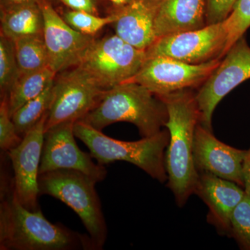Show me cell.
Instances as JSON below:
<instances>
[{"label": "cell", "instance_id": "cell-1", "mask_svg": "<svg viewBox=\"0 0 250 250\" xmlns=\"http://www.w3.org/2000/svg\"><path fill=\"white\" fill-rule=\"evenodd\" d=\"M94 250L89 235L80 234L63 225L50 223L41 209L31 211L14 192L12 179L1 181L0 250Z\"/></svg>", "mask_w": 250, "mask_h": 250}, {"label": "cell", "instance_id": "cell-26", "mask_svg": "<svg viewBox=\"0 0 250 250\" xmlns=\"http://www.w3.org/2000/svg\"><path fill=\"white\" fill-rule=\"evenodd\" d=\"M23 138L18 134L12 118L10 116L7 103L1 100L0 104V148L7 153L21 144Z\"/></svg>", "mask_w": 250, "mask_h": 250}, {"label": "cell", "instance_id": "cell-32", "mask_svg": "<svg viewBox=\"0 0 250 250\" xmlns=\"http://www.w3.org/2000/svg\"><path fill=\"white\" fill-rule=\"evenodd\" d=\"M155 1H161V0H155Z\"/></svg>", "mask_w": 250, "mask_h": 250}, {"label": "cell", "instance_id": "cell-17", "mask_svg": "<svg viewBox=\"0 0 250 250\" xmlns=\"http://www.w3.org/2000/svg\"><path fill=\"white\" fill-rule=\"evenodd\" d=\"M207 0H161L155 17L157 39L207 25Z\"/></svg>", "mask_w": 250, "mask_h": 250}, {"label": "cell", "instance_id": "cell-2", "mask_svg": "<svg viewBox=\"0 0 250 250\" xmlns=\"http://www.w3.org/2000/svg\"><path fill=\"white\" fill-rule=\"evenodd\" d=\"M158 97L166 104L168 113L165 125L170 133L165 154L167 187L174 194L177 205L182 207L195 193L198 180L199 172L193 160V144L195 129L200 121V111L195 93L190 89Z\"/></svg>", "mask_w": 250, "mask_h": 250}, {"label": "cell", "instance_id": "cell-27", "mask_svg": "<svg viewBox=\"0 0 250 250\" xmlns=\"http://www.w3.org/2000/svg\"><path fill=\"white\" fill-rule=\"evenodd\" d=\"M237 0H207V24L225 21L232 11Z\"/></svg>", "mask_w": 250, "mask_h": 250}, {"label": "cell", "instance_id": "cell-8", "mask_svg": "<svg viewBox=\"0 0 250 250\" xmlns=\"http://www.w3.org/2000/svg\"><path fill=\"white\" fill-rule=\"evenodd\" d=\"M228 38L225 19L202 29L159 38L146 50V56L168 57L189 64L204 63L223 57Z\"/></svg>", "mask_w": 250, "mask_h": 250}, {"label": "cell", "instance_id": "cell-18", "mask_svg": "<svg viewBox=\"0 0 250 250\" xmlns=\"http://www.w3.org/2000/svg\"><path fill=\"white\" fill-rule=\"evenodd\" d=\"M1 33L13 41L43 36V15L39 2L1 11Z\"/></svg>", "mask_w": 250, "mask_h": 250}, {"label": "cell", "instance_id": "cell-5", "mask_svg": "<svg viewBox=\"0 0 250 250\" xmlns=\"http://www.w3.org/2000/svg\"><path fill=\"white\" fill-rule=\"evenodd\" d=\"M95 179L80 171L57 170L39 174L41 195L58 199L80 217L88 231L94 250H103L108 229Z\"/></svg>", "mask_w": 250, "mask_h": 250}, {"label": "cell", "instance_id": "cell-28", "mask_svg": "<svg viewBox=\"0 0 250 250\" xmlns=\"http://www.w3.org/2000/svg\"><path fill=\"white\" fill-rule=\"evenodd\" d=\"M72 11H83L98 15L97 0H60Z\"/></svg>", "mask_w": 250, "mask_h": 250}, {"label": "cell", "instance_id": "cell-11", "mask_svg": "<svg viewBox=\"0 0 250 250\" xmlns=\"http://www.w3.org/2000/svg\"><path fill=\"white\" fill-rule=\"evenodd\" d=\"M47 112L23 137L21 144L6 154L14 170L13 188L16 198L27 209H40L39 177L41 156L45 137Z\"/></svg>", "mask_w": 250, "mask_h": 250}, {"label": "cell", "instance_id": "cell-14", "mask_svg": "<svg viewBox=\"0 0 250 250\" xmlns=\"http://www.w3.org/2000/svg\"><path fill=\"white\" fill-rule=\"evenodd\" d=\"M247 150L237 149L219 141L213 131L200 123L195 129L193 160L198 172H209L234 182L244 188L243 163Z\"/></svg>", "mask_w": 250, "mask_h": 250}, {"label": "cell", "instance_id": "cell-12", "mask_svg": "<svg viewBox=\"0 0 250 250\" xmlns=\"http://www.w3.org/2000/svg\"><path fill=\"white\" fill-rule=\"evenodd\" d=\"M75 122L55 125L45 132L39 174L57 170L80 171L98 182L107 175L104 166L95 164L93 156L81 150L75 140Z\"/></svg>", "mask_w": 250, "mask_h": 250}, {"label": "cell", "instance_id": "cell-4", "mask_svg": "<svg viewBox=\"0 0 250 250\" xmlns=\"http://www.w3.org/2000/svg\"><path fill=\"white\" fill-rule=\"evenodd\" d=\"M74 133L75 137L88 147L90 154L100 165L126 161L161 183L167 181L165 154L170 133L167 129L139 141H123L112 139L85 122L78 121L74 123Z\"/></svg>", "mask_w": 250, "mask_h": 250}, {"label": "cell", "instance_id": "cell-21", "mask_svg": "<svg viewBox=\"0 0 250 250\" xmlns=\"http://www.w3.org/2000/svg\"><path fill=\"white\" fill-rule=\"evenodd\" d=\"M54 82V80L40 95L22 105L11 117L21 137H24L48 112L53 98Z\"/></svg>", "mask_w": 250, "mask_h": 250}, {"label": "cell", "instance_id": "cell-31", "mask_svg": "<svg viewBox=\"0 0 250 250\" xmlns=\"http://www.w3.org/2000/svg\"><path fill=\"white\" fill-rule=\"evenodd\" d=\"M109 1H111L112 4L117 6L118 9H119V8L126 6V4H128L129 2H131L132 0H109Z\"/></svg>", "mask_w": 250, "mask_h": 250}, {"label": "cell", "instance_id": "cell-23", "mask_svg": "<svg viewBox=\"0 0 250 250\" xmlns=\"http://www.w3.org/2000/svg\"><path fill=\"white\" fill-rule=\"evenodd\" d=\"M62 18L75 30L85 35L94 36L106 25L116 22L118 14L115 12L106 17H100L90 13L69 10Z\"/></svg>", "mask_w": 250, "mask_h": 250}, {"label": "cell", "instance_id": "cell-6", "mask_svg": "<svg viewBox=\"0 0 250 250\" xmlns=\"http://www.w3.org/2000/svg\"><path fill=\"white\" fill-rule=\"evenodd\" d=\"M146 59V51L133 47L115 34L95 40L77 66L108 90L129 82Z\"/></svg>", "mask_w": 250, "mask_h": 250}, {"label": "cell", "instance_id": "cell-15", "mask_svg": "<svg viewBox=\"0 0 250 250\" xmlns=\"http://www.w3.org/2000/svg\"><path fill=\"white\" fill-rule=\"evenodd\" d=\"M195 194L208 207V223L216 228L219 234L230 236L231 215L246 195L243 188L209 172H199Z\"/></svg>", "mask_w": 250, "mask_h": 250}, {"label": "cell", "instance_id": "cell-7", "mask_svg": "<svg viewBox=\"0 0 250 250\" xmlns=\"http://www.w3.org/2000/svg\"><path fill=\"white\" fill-rule=\"evenodd\" d=\"M106 90L79 66L57 74L45 132L61 123L82 121L96 107Z\"/></svg>", "mask_w": 250, "mask_h": 250}, {"label": "cell", "instance_id": "cell-24", "mask_svg": "<svg viewBox=\"0 0 250 250\" xmlns=\"http://www.w3.org/2000/svg\"><path fill=\"white\" fill-rule=\"evenodd\" d=\"M226 21L228 38L223 57L250 27V0H237Z\"/></svg>", "mask_w": 250, "mask_h": 250}, {"label": "cell", "instance_id": "cell-19", "mask_svg": "<svg viewBox=\"0 0 250 250\" xmlns=\"http://www.w3.org/2000/svg\"><path fill=\"white\" fill-rule=\"evenodd\" d=\"M56 76L57 74L49 67L21 75L7 100H4L7 103L10 116L12 117L22 105L40 95Z\"/></svg>", "mask_w": 250, "mask_h": 250}, {"label": "cell", "instance_id": "cell-22", "mask_svg": "<svg viewBox=\"0 0 250 250\" xmlns=\"http://www.w3.org/2000/svg\"><path fill=\"white\" fill-rule=\"evenodd\" d=\"M21 77L14 41L0 34V91L1 100H7L11 90Z\"/></svg>", "mask_w": 250, "mask_h": 250}, {"label": "cell", "instance_id": "cell-30", "mask_svg": "<svg viewBox=\"0 0 250 250\" xmlns=\"http://www.w3.org/2000/svg\"><path fill=\"white\" fill-rule=\"evenodd\" d=\"M243 174L244 190L250 197V147L247 150L246 158L243 163Z\"/></svg>", "mask_w": 250, "mask_h": 250}, {"label": "cell", "instance_id": "cell-20", "mask_svg": "<svg viewBox=\"0 0 250 250\" xmlns=\"http://www.w3.org/2000/svg\"><path fill=\"white\" fill-rule=\"evenodd\" d=\"M14 43L21 75L49 67L48 51L43 36L21 38Z\"/></svg>", "mask_w": 250, "mask_h": 250}, {"label": "cell", "instance_id": "cell-3", "mask_svg": "<svg viewBox=\"0 0 250 250\" xmlns=\"http://www.w3.org/2000/svg\"><path fill=\"white\" fill-rule=\"evenodd\" d=\"M168 119L166 104L146 87L125 82L106 90L101 101L82 120L95 129L118 122L134 125L142 138L160 132Z\"/></svg>", "mask_w": 250, "mask_h": 250}, {"label": "cell", "instance_id": "cell-25", "mask_svg": "<svg viewBox=\"0 0 250 250\" xmlns=\"http://www.w3.org/2000/svg\"><path fill=\"white\" fill-rule=\"evenodd\" d=\"M230 236L241 249L250 250V197L246 192L231 215Z\"/></svg>", "mask_w": 250, "mask_h": 250}, {"label": "cell", "instance_id": "cell-10", "mask_svg": "<svg viewBox=\"0 0 250 250\" xmlns=\"http://www.w3.org/2000/svg\"><path fill=\"white\" fill-rule=\"evenodd\" d=\"M220 61L216 59L201 64H189L168 57H149L127 82L139 83L157 96L191 89L201 86Z\"/></svg>", "mask_w": 250, "mask_h": 250}, {"label": "cell", "instance_id": "cell-13", "mask_svg": "<svg viewBox=\"0 0 250 250\" xmlns=\"http://www.w3.org/2000/svg\"><path fill=\"white\" fill-rule=\"evenodd\" d=\"M44 19L43 39L48 51L49 67L56 74L77 66L95 39L69 25L49 0L38 1Z\"/></svg>", "mask_w": 250, "mask_h": 250}, {"label": "cell", "instance_id": "cell-9", "mask_svg": "<svg viewBox=\"0 0 250 250\" xmlns=\"http://www.w3.org/2000/svg\"><path fill=\"white\" fill-rule=\"evenodd\" d=\"M218 67L195 93L200 123L212 131V116L219 103L229 93L250 79V47L244 36L229 49Z\"/></svg>", "mask_w": 250, "mask_h": 250}, {"label": "cell", "instance_id": "cell-29", "mask_svg": "<svg viewBox=\"0 0 250 250\" xmlns=\"http://www.w3.org/2000/svg\"><path fill=\"white\" fill-rule=\"evenodd\" d=\"M39 0H0V11H6L24 5L37 3Z\"/></svg>", "mask_w": 250, "mask_h": 250}, {"label": "cell", "instance_id": "cell-16", "mask_svg": "<svg viewBox=\"0 0 250 250\" xmlns=\"http://www.w3.org/2000/svg\"><path fill=\"white\" fill-rule=\"evenodd\" d=\"M161 1L132 0L118 9V18L112 24L116 35L133 47L146 52L157 40L155 17Z\"/></svg>", "mask_w": 250, "mask_h": 250}]
</instances>
